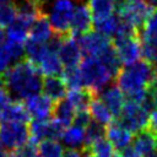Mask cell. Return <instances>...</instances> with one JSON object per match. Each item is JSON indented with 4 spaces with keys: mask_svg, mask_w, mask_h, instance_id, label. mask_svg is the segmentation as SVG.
Listing matches in <instances>:
<instances>
[{
    "mask_svg": "<svg viewBox=\"0 0 157 157\" xmlns=\"http://www.w3.org/2000/svg\"><path fill=\"white\" fill-rule=\"evenodd\" d=\"M9 93L20 99H27L32 96L39 94L42 91L43 77L36 65L31 61L21 60L12 65L1 76Z\"/></svg>",
    "mask_w": 157,
    "mask_h": 157,
    "instance_id": "1",
    "label": "cell"
},
{
    "mask_svg": "<svg viewBox=\"0 0 157 157\" xmlns=\"http://www.w3.org/2000/svg\"><path fill=\"white\" fill-rule=\"evenodd\" d=\"M117 86L126 96L128 101L141 104L145 91L155 80V70L152 63L142 59L131 65L124 66L115 77Z\"/></svg>",
    "mask_w": 157,
    "mask_h": 157,
    "instance_id": "2",
    "label": "cell"
},
{
    "mask_svg": "<svg viewBox=\"0 0 157 157\" xmlns=\"http://www.w3.org/2000/svg\"><path fill=\"white\" fill-rule=\"evenodd\" d=\"M78 70L82 77L83 87L91 90L96 96L109 86L110 81L114 78L98 58L83 56L78 65Z\"/></svg>",
    "mask_w": 157,
    "mask_h": 157,
    "instance_id": "3",
    "label": "cell"
},
{
    "mask_svg": "<svg viewBox=\"0 0 157 157\" xmlns=\"http://www.w3.org/2000/svg\"><path fill=\"white\" fill-rule=\"evenodd\" d=\"M115 10L119 18L129 22L139 31L156 11L146 0H115Z\"/></svg>",
    "mask_w": 157,
    "mask_h": 157,
    "instance_id": "4",
    "label": "cell"
},
{
    "mask_svg": "<svg viewBox=\"0 0 157 157\" xmlns=\"http://www.w3.org/2000/svg\"><path fill=\"white\" fill-rule=\"evenodd\" d=\"M75 7L76 5L74 0H54L48 20L55 34L61 37L71 34L70 27Z\"/></svg>",
    "mask_w": 157,
    "mask_h": 157,
    "instance_id": "5",
    "label": "cell"
},
{
    "mask_svg": "<svg viewBox=\"0 0 157 157\" xmlns=\"http://www.w3.org/2000/svg\"><path fill=\"white\" fill-rule=\"evenodd\" d=\"M131 134H137L148 128V112L139 103L126 101L117 119Z\"/></svg>",
    "mask_w": 157,
    "mask_h": 157,
    "instance_id": "6",
    "label": "cell"
},
{
    "mask_svg": "<svg viewBox=\"0 0 157 157\" xmlns=\"http://www.w3.org/2000/svg\"><path fill=\"white\" fill-rule=\"evenodd\" d=\"M29 141V130L23 123L2 121L0 124V144L7 150H17Z\"/></svg>",
    "mask_w": 157,
    "mask_h": 157,
    "instance_id": "7",
    "label": "cell"
},
{
    "mask_svg": "<svg viewBox=\"0 0 157 157\" xmlns=\"http://www.w3.org/2000/svg\"><path fill=\"white\" fill-rule=\"evenodd\" d=\"M76 39L81 48L82 55L91 58H98L104 50H107L113 44L108 37L96 31H91L83 36H78L76 37Z\"/></svg>",
    "mask_w": 157,
    "mask_h": 157,
    "instance_id": "8",
    "label": "cell"
},
{
    "mask_svg": "<svg viewBox=\"0 0 157 157\" xmlns=\"http://www.w3.org/2000/svg\"><path fill=\"white\" fill-rule=\"evenodd\" d=\"M113 45L117 50L120 63L124 66H128L139 61L140 58L142 56L140 36L125 38V39H115L113 40Z\"/></svg>",
    "mask_w": 157,
    "mask_h": 157,
    "instance_id": "9",
    "label": "cell"
},
{
    "mask_svg": "<svg viewBox=\"0 0 157 157\" xmlns=\"http://www.w3.org/2000/svg\"><path fill=\"white\" fill-rule=\"evenodd\" d=\"M58 56L64 66V69L77 67L82 60V52L75 36L69 34L63 38L61 44L58 50Z\"/></svg>",
    "mask_w": 157,
    "mask_h": 157,
    "instance_id": "10",
    "label": "cell"
},
{
    "mask_svg": "<svg viewBox=\"0 0 157 157\" xmlns=\"http://www.w3.org/2000/svg\"><path fill=\"white\" fill-rule=\"evenodd\" d=\"M25 107L33 120H48L53 115L54 103L44 94H36L25 99Z\"/></svg>",
    "mask_w": 157,
    "mask_h": 157,
    "instance_id": "11",
    "label": "cell"
},
{
    "mask_svg": "<svg viewBox=\"0 0 157 157\" xmlns=\"http://www.w3.org/2000/svg\"><path fill=\"white\" fill-rule=\"evenodd\" d=\"M105 136L107 140L113 145L114 150H117L119 153L130 147V144L132 142V134L118 120H113L105 126Z\"/></svg>",
    "mask_w": 157,
    "mask_h": 157,
    "instance_id": "12",
    "label": "cell"
},
{
    "mask_svg": "<svg viewBox=\"0 0 157 157\" xmlns=\"http://www.w3.org/2000/svg\"><path fill=\"white\" fill-rule=\"evenodd\" d=\"M92 27H93V17H92L88 5L86 4L76 5L74 16L71 20V27H70L71 34L75 37L83 36L91 32Z\"/></svg>",
    "mask_w": 157,
    "mask_h": 157,
    "instance_id": "13",
    "label": "cell"
},
{
    "mask_svg": "<svg viewBox=\"0 0 157 157\" xmlns=\"http://www.w3.org/2000/svg\"><path fill=\"white\" fill-rule=\"evenodd\" d=\"M99 99L108 107L113 117H118L125 104V94L121 92V90L117 85H109L107 86L101 93Z\"/></svg>",
    "mask_w": 157,
    "mask_h": 157,
    "instance_id": "14",
    "label": "cell"
},
{
    "mask_svg": "<svg viewBox=\"0 0 157 157\" xmlns=\"http://www.w3.org/2000/svg\"><path fill=\"white\" fill-rule=\"evenodd\" d=\"M53 36L54 31L48 20V15L43 11L33 22L28 33V39L38 43H48L53 38Z\"/></svg>",
    "mask_w": 157,
    "mask_h": 157,
    "instance_id": "15",
    "label": "cell"
},
{
    "mask_svg": "<svg viewBox=\"0 0 157 157\" xmlns=\"http://www.w3.org/2000/svg\"><path fill=\"white\" fill-rule=\"evenodd\" d=\"M132 148L142 157L150 156L151 153L157 151V135L148 128L141 130L132 139Z\"/></svg>",
    "mask_w": 157,
    "mask_h": 157,
    "instance_id": "16",
    "label": "cell"
},
{
    "mask_svg": "<svg viewBox=\"0 0 157 157\" xmlns=\"http://www.w3.org/2000/svg\"><path fill=\"white\" fill-rule=\"evenodd\" d=\"M66 85L64 80L59 76H48L44 77L43 83H42V91L43 94L50 98L53 102H58L64 99L66 96Z\"/></svg>",
    "mask_w": 157,
    "mask_h": 157,
    "instance_id": "17",
    "label": "cell"
},
{
    "mask_svg": "<svg viewBox=\"0 0 157 157\" xmlns=\"http://www.w3.org/2000/svg\"><path fill=\"white\" fill-rule=\"evenodd\" d=\"M63 144L70 150H85L86 148V136L85 129L77 125H69L65 128L61 136Z\"/></svg>",
    "mask_w": 157,
    "mask_h": 157,
    "instance_id": "18",
    "label": "cell"
},
{
    "mask_svg": "<svg viewBox=\"0 0 157 157\" xmlns=\"http://www.w3.org/2000/svg\"><path fill=\"white\" fill-rule=\"evenodd\" d=\"M97 96L86 87L69 90V92L66 93V99L71 103L75 110H87L91 102Z\"/></svg>",
    "mask_w": 157,
    "mask_h": 157,
    "instance_id": "19",
    "label": "cell"
},
{
    "mask_svg": "<svg viewBox=\"0 0 157 157\" xmlns=\"http://www.w3.org/2000/svg\"><path fill=\"white\" fill-rule=\"evenodd\" d=\"M37 69L45 77L48 76H61L64 66L58 56V53L49 50L47 55L40 60V63L37 65Z\"/></svg>",
    "mask_w": 157,
    "mask_h": 157,
    "instance_id": "20",
    "label": "cell"
},
{
    "mask_svg": "<svg viewBox=\"0 0 157 157\" xmlns=\"http://www.w3.org/2000/svg\"><path fill=\"white\" fill-rule=\"evenodd\" d=\"M0 119L2 121H11V123H28L29 115L26 110V107L20 101L11 102L6 109L0 114Z\"/></svg>",
    "mask_w": 157,
    "mask_h": 157,
    "instance_id": "21",
    "label": "cell"
},
{
    "mask_svg": "<svg viewBox=\"0 0 157 157\" xmlns=\"http://www.w3.org/2000/svg\"><path fill=\"white\" fill-rule=\"evenodd\" d=\"M88 7L92 13L93 21L107 18L114 15L115 10V1L114 0H90Z\"/></svg>",
    "mask_w": 157,
    "mask_h": 157,
    "instance_id": "22",
    "label": "cell"
},
{
    "mask_svg": "<svg viewBox=\"0 0 157 157\" xmlns=\"http://www.w3.org/2000/svg\"><path fill=\"white\" fill-rule=\"evenodd\" d=\"M75 113H76V110L71 105V103L67 99H61L54 104L53 118L56 119L59 123H61L65 128H67L72 123Z\"/></svg>",
    "mask_w": 157,
    "mask_h": 157,
    "instance_id": "23",
    "label": "cell"
},
{
    "mask_svg": "<svg viewBox=\"0 0 157 157\" xmlns=\"http://www.w3.org/2000/svg\"><path fill=\"white\" fill-rule=\"evenodd\" d=\"M88 109H90V114H91L92 120H94L102 125H108L109 123H112L114 120L113 114L110 113L108 107L97 97L91 102Z\"/></svg>",
    "mask_w": 157,
    "mask_h": 157,
    "instance_id": "24",
    "label": "cell"
},
{
    "mask_svg": "<svg viewBox=\"0 0 157 157\" xmlns=\"http://www.w3.org/2000/svg\"><path fill=\"white\" fill-rule=\"evenodd\" d=\"M48 52L49 48L47 43H38L27 39L25 44V56L27 58L28 61H31L36 66L40 63V60L47 55Z\"/></svg>",
    "mask_w": 157,
    "mask_h": 157,
    "instance_id": "25",
    "label": "cell"
},
{
    "mask_svg": "<svg viewBox=\"0 0 157 157\" xmlns=\"http://www.w3.org/2000/svg\"><path fill=\"white\" fill-rule=\"evenodd\" d=\"M119 23H120V18L115 15H112L107 18L93 21V28L96 32H98L110 39V38H114V36L118 31Z\"/></svg>",
    "mask_w": 157,
    "mask_h": 157,
    "instance_id": "26",
    "label": "cell"
},
{
    "mask_svg": "<svg viewBox=\"0 0 157 157\" xmlns=\"http://www.w3.org/2000/svg\"><path fill=\"white\" fill-rule=\"evenodd\" d=\"M28 33H29V27H27L23 22H21L17 18L15 20V22L12 25H10L6 28L7 40L18 43V44H23L25 42H27Z\"/></svg>",
    "mask_w": 157,
    "mask_h": 157,
    "instance_id": "27",
    "label": "cell"
},
{
    "mask_svg": "<svg viewBox=\"0 0 157 157\" xmlns=\"http://www.w3.org/2000/svg\"><path fill=\"white\" fill-rule=\"evenodd\" d=\"M86 151L92 157H113L115 155L113 145L105 137H102L94 141L92 145H90L86 148Z\"/></svg>",
    "mask_w": 157,
    "mask_h": 157,
    "instance_id": "28",
    "label": "cell"
},
{
    "mask_svg": "<svg viewBox=\"0 0 157 157\" xmlns=\"http://www.w3.org/2000/svg\"><path fill=\"white\" fill-rule=\"evenodd\" d=\"M64 147L58 140H44L38 144V155L40 157H61Z\"/></svg>",
    "mask_w": 157,
    "mask_h": 157,
    "instance_id": "29",
    "label": "cell"
},
{
    "mask_svg": "<svg viewBox=\"0 0 157 157\" xmlns=\"http://www.w3.org/2000/svg\"><path fill=\"white\" fill-rule=\"evenodd\" d=\"M17 17V7L13 1L0 4V27H9Z\"/></svg>",
    "mask_w": 157,
    "mask_h": 157,
    "instance_id": "30",
    "label": "cell"
},
{
    "mask_svg": "<svg viewBox=\"0 0 157 157\" xmlns=\"http://www.w3.org/2000/svg\"><path fill=\"white\" fill-rule=\"evenodd\" d=\"M105 135V128L104 125L94 121V120H91V123L85 128V136H86V148L92 145L94 141L104 137ZM85 148V150H86Z\"/></svg>",
    "mask_w": 157,
    "mask_h": 157,
    "instance_id": "31",
    "label": "cell"
},
{
    "mask_svg": "<svg viewBox=\"0 0 157 157\" xmlns=\"http://www.w3.org/2000/svg\"><path fill=\"white\" fill-rule=\"evenodd\" d=\"M61 78L64 80V82H65L66 87H69L70 90H74V88H81V87H83L82 77H81V74H80L78 66H77V67L64 69V70H63V74H61Z\"/></svg>",
    "mask_w": 157,
    "mask_h": 157,
    "instance_id": "32",
    "label": "cell"
},
{
    "mask_svg": "<svg viewBox=\"0 0 157 157\" xmlns=\"http://www.w3.org/2000/svg\"><path fill=\"white\" fill-rule=\"evenodd\" d=\"M141 105L147 112H153L157 109V78L151 85L147 86Z\"/></svg>",
    "mask_w": 157,
    "mask_h": 157,
    "instance_id": "33",
    "label": "cell"
},
{
    "mask_svg": "<svg viewBox=\"0 0 157 157\" xmlns=\"http://www.w3.org/2000/svg\"><path fill=\"white\" fill-rule=\"evenodd\" d=\"M12 63L15 65L13 58H12V55H11L9 48H7L6 42L0 43V76H2L11 67Z\"/></svg>",
    "mask_w": 157,
    "mask_h": 157,
    "instance_id": "34",
    "label": "cell"
},
{
    "mask_svg": "<svg viewBox=\"0 0 157 157\" xmlns=\"http://www.w3.org/2000/svg\"><path fill=\"white\" fill-rule=\"evenodd\" d=\"M140 38L157 39V11H155L146 21L145 26L142 27V32L140 33Z\"/></svg>",
    "mask_w": 157,
    "mask_h": 157,
    "instance_id": "35",
    "label": "cell"
},
{
    "mask_svg": "<svg viewBox=\"0 0 157 157\" xmlns=\"http://www.w3.org/2000/svg\"><path fill=\"white\" fill-rule=\"evenodd\" d=\"M16 157H36L38 155V146L33 141H28L21 147H18L15 152Z\"/></svg>",
    "mask_w": 157,
    "mask_h": 157,
    "instance_id": "36",
    "label": "cell"
},
{
    "mask_svg": "<svg viewBox=\"0 0 157 157\" xmlns=\"http://www.w3.org/2000/svg\"><path fill=\"white\" fill-rule=\"evenodd\" d=\"M91 114L90 112L87 110H76L75 113V117H74V120H72V124L74 125H77V126H81V128H86L90 123H91Z\"/></svg>",
    "mask_w": 157,
    "mask_h": 157,
    "instance_id": "37",
    "label": "cell"
},
{
    "mask_svg": "<svg viewBox=\"0 0 157 157\" xmlns=\"http://www.w3.org/2000/svg\"><path fill=\"white\" fill-rule=\"evenodd\" d=\"M11 94L9 93L1 76H0V114L6 109V107L11 103Z\"/></svg>",
    "mask_w": 157,
    "mask_h": 157,
    "instance_id": "38",
    "label": "cell"
},
{
    "mask_svg": "<svg viewBox=\"0 0 157 157\" xmlns=\"http://www.w3.org/2000/svg\"><path fill=\"white\" fill-rule=\"evenodd\" d=\"M148 129L157 135V109L153 110L150 114V120H148Z\"/></svg>",
    "mask_w": 157,
    "mask_h": 157,
    "instance_id": "39",
    "label": "cell"
},
{
    "mask_svg": "<svg viewBox=\"0 0 157 157\" xmlns=\"http://www.w3.org/2000/svg\"><path fill=\"white\" fill-rule=\"evenodd\" d=\"M61 157H85V150H70L67 148Z\"/></svg>",
    "mask_w": 157,
    "mask_h": 157,
    "instance_id": "40",
    "label": "cell"
},
{
    "mask_svg": "<svg viewBox=\"0 0 157 157\" xmlns=\"http://www.w3.org/2000/svg\"><path fill=\"white\" fill-rule=\"evenodd\" d=\"M120 155V157H142L141 155H139L132 147H128V148H125L123 152H120L119 153Z\"/></svg>",
    "mask_w": 157,
    "mask_h": 157,
    "instance_id": "41",
    "label": "cell"
},
{
    "mask_svg": "<svg viewBox=\"0 0 157 157\" xmlns=\"http://www.w3.org/2000/svg\"><path fill=\"white\" fill-rule=\"evenodd\" d=\"M10 150H7L6 147H4L1 144H0V157H7Z\"/></svg>",
    "mask_w": 157,
    "mask_h": 157,
    "instance_id": "42",
    "label": "cell"
},
{
    "mask_svg": "<svg viewBox=\"0 0 157 157\" xmlns=\"http://www.w3.org/2000/svg\"><path fill=\"white\" fill-rule=\"evenodd\" d=\"M146 1H147L148 4H151L153 7H156V6H157V0H146Z\"/></svg>",
    "mask_w": 157,
    "mask_h": 157,
    "instance_id": "43",
    "label": "cell"
},
{
    "mask_svg": "<svg viewBox=\"0 0 157 157\" xmlns=\"http://www.w3.org/2000/svg\"><path fill=\"white\" fill-rule=\"evenodd\" d=\"M2 39H4V31H2V28L0 27V43H2Z\"/></svg>",
    "mask_w": 157,
    "mask_h": 157,
    "instance_id": "44",
    "label": "cell"
},
{
    "mask_svg": "<svg viewBox=\"0 0 157 157\" xmlns=\"http://www.w3.org/2000/svg\"><path fill=\"white\" fill-rule=\"evenodd\" d=\"M153 70H155V76L157 78V60L155 61V65H153Z\"/></svg>",
    "mask_w": 157,
    "mask_h": 157,
    "instance_id": "45",
    "label": "cell"
},
{
    "mask_svg": "<svg viewBox=\"0 0 157 157\" xmlns=\"http://www.w3.org/2000/svg\"><path fill=\"white\" fill-rule=\"evenodd\" d=\"M7 157H16V155H15V152L10 151V152H9V155H7Z\"/></svg>",
    "mask_w": 157,
    "mask_h": 157,
    "instance_id": "46",
    "label": "cell"
},
{
    "mask_svg": "<svg viewBox=\"0 0 157 157\" xmlns=\"http://www.w3.org/2000/svg\"><path fill=\"white\" fill-rule=\"evenodd\" d=\"M147 157H157V151H155L153 153H151L150 156H147Z\"/></svg>",
    "mask_w": 157,
    "mask_h": 157,
    "instance_id": "47",
    "label": "cell"
},
{
    "mask_svg": "<svg viewBox=\"0 0 157 157\" xmlns=\"http://www.w3.org/2000/svg\"><path fill=\"white\" fill-rule=\"evenodd\" d=\"M85 157H92V156H91V155H90V153H88V152L85 150Z\"/></svg>",
    "mask_w": 157,
    "mask_h": 157,
    "instance_id": "48",
    "label": "cell"
},
{
    "mask_svg": "<svg viewBox=\"0 0 157 157\" xmlns=\"http://www.w3.org/2000/svg\"><path fill=\"white\" fill-rule=\"evenodd\" d=\"M113 157H120V155H119V153H115V155H114Z\"/></svg>",
    "mask_w": 157,
    "mask_h": 157,
    "instance_id": "49",
    "label": "cell"
},
{
    "mask_svg": "<svg viewBox=\"0 0 157 157\" xmlns=\"http://www.w3.org/2000/svg\"><path fill=\"white\" fill-rule=\"evenodd\" d=\"M44 1H47V0H42V4H43V2H44Z\"/></svg>",
    "mask_w": 157,
    "mask_h": 157,
    "instance_id": "50",
    "label": "cell"
},
{
    "mask_svg": "<svg viewBox=\"0 0 157 157\" xmlns=\"http://www.w3.org/2000/svg\"><path fill=\"white\" fill-rule=\"evenodd\" d=\"M36 157H40V156H39V155H37V156H36Z\"/></svg>",
    "mask_w": 157,
    "mask_h": 157,
    "instance_id": "51",
    "label": "cell"
}]
</instances>
